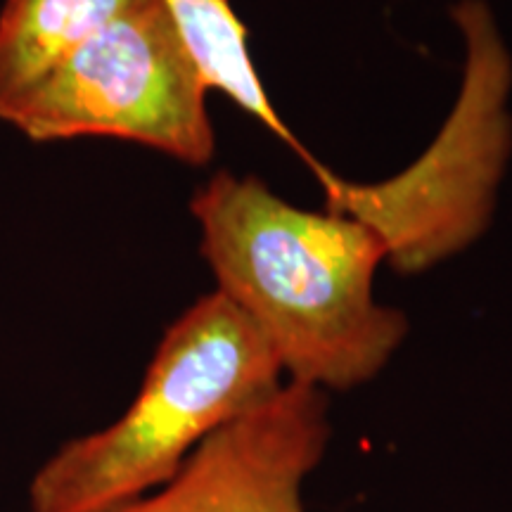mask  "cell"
I'll return each instance as SVG.
<instances>
[{
  "label": "cell",
  "instance_id": "5b68a950",
  "mask_svg": "<svg viewBox=\"0 0 512 512\" xmlns=\"http://www.w3.org/2000/svg\"><path fill=\"white\" fill-rule=\"evenodd\" d=\"M330 437L328 394L283 382L211 434L169 484L112 512H306L304 482Z\"/></svg>",
  "mask_w": 512,
  "mask_h": 512
},
{
  "label": "cell",
  "instance_id": "6da1fadb",
  "mask_svg": "<svg viewBox=\"0 0 512 512\" xmlns=\"http://www.w3.org/2000/svg\"><path fill=\"white\" fill-rule=\"evenodd\" d=\"M216 292L261 332L290 382L347 392L377 377L408 320L375 299L387 245L337 211H306L254 176L221 171L190 204Z\"/></svg>",
  "mask_w": 512,
  "mask_h": 512
},
{
  "label": "cell",
  "instance_id": "8992f818",
  "mask_svg": "<svg viewBox=\"0 0 512 512\" xmlns=\"http://www.w3.org/2000/svg\"><path fill=\"white\" fill-rule=\"evenodd\" d=\"M147 3L152 0H5L0 10V114L86 38Z\"/></svg>",
  "mask_w": 512,
  "mask_h": 512
},
{
  "label": "cell",
  "instance_id": "277c9868",
  "mask_svg": "<svg viewBox=\"0 0 512 512\" xmlns=\"http://www.w3.org/2000/svg\"><path fill=\"white\" fill-rule=\"evenodd\" d=\"M453 17L467 38V72L456 110L430 150L377 185L323 176L328 209L373 228L401 273L425 271L482 233L508 152L510 64L494 19L479 0H465Z\"/></svg>",
  "mask_w": 512,
  "mask_h": 512
},
{
  "label": "cell",
  "instance_id": "7a4b0ae2",
  "mask_svg": "<svg viewBox=\"0 0 512 512\" xmlns=\"http://www.w3.org/2000/svg\"><path fill=\"white\" fill-rule=\"evenodd\" d=\"M283 375L238 306L221 292L197 299L164 332L124 415L38 467L31 512H112L162 489L211 434L278 392Z\"/></svg>",
  "mask_w": 512,
  "mask_h": 512
},
{
  "label": "cell",
  "instance_id": "52a82bcc",
  "mask_svg": "<svg viewBox=\"0 0 512 512\" xmlns=\"http://www.w3.org/2000/svg\"><path fill=\"white\" fill-rule=\"evenodd\" d=\"M164 8L207 91L223 93L304 155L268 100L249 55L247 27L235 15L230 0H164Z\"/></svg>",
  "mask_w": 512,
  "mask_h": 512
},
{
  "label": "cell",
  "instance_id": "3957f363",
  "mask_svg": "<svg viewBox=\"0 0 512 512\" xmlns=\"http://www.w3.org/2000/svg\"><path fill=\"white\" fill-rule=\"evenodd\" d=\"M0 119L34 143L119 138L190 166H204L216 150L207 86L164 0L126 12L86 38Z\"/></svg>",
  "mask_w": 512,
  "mask_h": 512
}]
</instances>
